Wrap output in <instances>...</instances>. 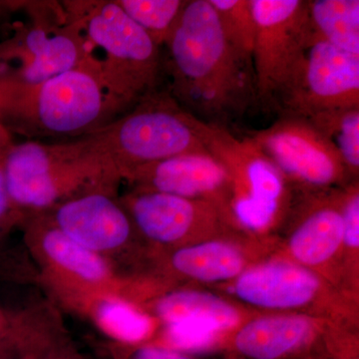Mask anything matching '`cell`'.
Masks as SVG:
<instances>
[{
    "instance_id": "6da1fadb",
    "label": "cell",
    "mask_w": 359,
    "mask_h": 359,
    "mask_svg": "<svg viewBox=\"0 0 359 359\" xmlns=\"http://www.w3.org/2000/svg\"><path fill=\"white\" fill-rule=\"evenodd\" d=\"M164 46L167 91L190 114L226 127L257 102L252 65L226 41L209 0H188Z\"/></svg>"
},
{
    "instance_id": "7a4b0ae2",
    "label": "cell",
    "mask_w": 359,
    "mask_h": 359,
    "mask_svg": "<svg viewBox=\"0 0 359 359\" xmlns=\"http://www.w3.org/2000/svg\"><path fill=\"white\" fill-rule=\"evenodd\" d=\"M128 110L88 62L35 86L0 87V123L25 141L75 140Z\"/></svg>"
},
{
    "instance_id": "3957f363",
    "label": "cell",
    "mask_w": 359,
    "mask_h": 359,
    "mask_svg": "<svg viewBox=\"0 0 359 359\" xmlns=\"http://www.w3.org/2000/svg\"><path fill=\"white\" fill-rule=\"evenodd\" d=\"M2 169L9 199L26 218L88 194H118L123 183L114 161L89 136L14 142Z\"/></svg>"
},
{
    "instance_id": "277c9868",
    "label": "cell",
    "mask_w": 359,
    "mask_h": 359,
    "mask_svg": "<svg viewBox=\"0 0 359 359\" xmlns=\"http://www.w3.org/2000/svg\"><path fill=\"white\" fill-rule=\"evenodd\" d=\"M83 39L86 60L129 109L159 88L161 48L111 1H65Z\"/></svg>"
},
{
    "instance_id": "5b68a950",
    "label": "cell",
    "mask_w": 359,
    "mask_h": 359,
    "mask_svg": "<svg viewBox=\"0 0 359 359\" xmlns=\"http://www.w3.org/2000/svg\"><path fill=\"white\" fill-rule=\"evenodd\" d=\"M193 124L230 179L231 212L241 230L259 240L278 238L294 197L282 173L250 138L238 139L226 127L195 116Z\"/></svg>"
},
{
    "instance_id": "8992f818",
    "label": "cell",
    "mask_w": 359,
    "mask_h": 359,
    "mask_svg": "<svg viewBox=\"0 0 359 359\" xmlns=\"http://www.w3.org/2000/svg\"><path fill=\"white\" fill-rule=\"evenodd\" d=\"M261 313H297L359 330V297L289 259L271 256L211 287Z\"/></svg>"
},
{
    "instance_id": "52a82bcc",
    "label": "cell",
    "mask_w": 359,
    "mask_h": 359,
    "mask_svg": "<svg viewBox=\"0 0 359 359\" xmlns=\"http://www.w3.org/2000/svg\"><path fill=\"white\" fill-rule=\"evenodd\" d=\"M194 116L160 87L131 109L88 135L117 165L122 180L135 168L184 154H209Z\"/></svg>"
},
{
    "instance_id": "ba28073f",
    "label": "cell",
    "mask_w": 359,
    "mask_h": 359,
    "mask_svg": "<svg viewBox=\"0 0 359 359\" xmlns=\"http://www.w3.org/2000/svg\"><path fill=\"white\" fill-rule=\"evenodd\" d=\"M0 41V87L26 88L87 62L76 20L65 2L32 1L25 21Z\"/></svg>"
},
{
    "instance_id": "9c48e42d",
    "label": "cell",
    "mask_w": 359,
    "mask_h": 359,
    "mask_svg": "<svg viewBox=\"0 0 359 359\" xmlns=\"http://www.w3.org/2000/svg\"><path fill=\"white\" fill-rule=\"evenodd\" d=\"M226 359H359V330L316 316L257 313L226 334Z\"/></svg>"
},
{
    "instance_id": "30bf717a",
    "label": "cell",
    "mask_w": 359,
    "mask_h": 359,
    "mask_svg": "<svg viewBox=\"0 0 359 359\" xmlns=\"http://www.w3.org/2000/svg\"><path fill=\"white\" fill-rule=\"evenodd\" d=\"M41 280L63 304L90 295H113L130 302L134 278L120 273L109 259L68 237L44 214L33 215L21 226Z\"/></svg>"
},
{
    "instance_id": "8fae6325",
    "label": "cell",
    "mask_w": 359,
    "mask_h": 359,
    "mask_svg": "<svg viewBox=\"0 0 359 359\" xmlns=\"http://www.w3.org/2000/svg\"><path fill=\"white\" fill-rule=\"evenodd\" d=\"M342 188L294 191L273 256L299 264L351 292L344 278Z\"/></svg>"
},
{
    "instance_id": "7c38bea8",
    "label": "cell",
    "mask_w": 359,
    "mask_h": 359,
    "mask_svg": "<svg viewBox=\"0 0 359 359\" xmlns=\"http://www.w3.org/2000/svg\"><path fill=\"white\" fill-rule=\"evenodd\" d=\"M120 201L150 252L248 235L223 208L207 201L132 191L120 196Z\"/></svg>"
},
{
    "instance_id": "4fadbf2b",
    "label": "cell",
    "mask_w": 359,
    "mask_h": 359,
    "mask_svg": "<svg viewBox=\"0 0 359 359\" xmlns=\"http://www.w3.org/2000/svg\"><path fill=\"white\" fill-rule=\"evenodd\" d=\"M43 214L78 244L109 259L116 266H128L130 276L145 273L150 250L122 205L119 194H88Z\"/></svg>"
},
{
    "instance_id": "5bb4252c",
    "label": "cell",
    "mask_w": 359,
    "mask_h": 359,
    "mask_svg": "<svg viewBox=\"0 0 359 359\" xmlns=\"http://www.w3.org/2000/svg\"><path fill=\"white\" fill-rule=\"evenodd\" d=\"M249 138L297 192L332 190L353 181L337 151L304 118L280 115Z\"/></svg>"
},
{
    "instance_id": "9a60e30c",
    "label": "cell",
    "mask_w": 359,
    "mask_h": 359,
    "mask_svg": "<svg viewBox=\"0 0 359 359\" xmlns=\"http://www.w3.org/2000/svg\"><path fill=\"white\" fill-rule=\"evenodd\" d=\"M278 238H217L178 249L150 252L146 276L167 287H211L230 283L278 249Z\"/></svg>"
},
{
    "instance_id": "2e32d148",
    "label": "cell",
    "mask_w": 359,
    "mask_h": 359,
    "mask_svg": "<svg viewBox=\"0 0 359 359\" xmlns=\"http://www.w3.org/2000/svg\"><path fill=\"white\" fill-rule=\"evenodd\" d=\"M358 106L359 55L320 41L304 49L276 110L309 119L325 111Z\"/></svg>"
},
{
    "instance_id": "e0dca14e",
    "label": "cell",
    "mask_w": 359,
    "mask_h": 359,
    "mask_svg": "<svg viewBox=\"0 0 359 359\" xmlns=\"http://www.w3.org/2000/svg\"><path fill=\"white\" fill-rule=\"evenodd\" d=\"M256 20L252 69L257 102L276 110L306 47V1L252 0Z\"/></svg>"
},
{
    "instance_id": "ac0fdd59",
    "label": "cell",
    "mask_w": 359,
    "mask_h": 359,
    "mask_svg": "<svg viewBox=\"0 0 359 359\" xmlns=\"http://www.w3.org/2000/svg\"><path fill=\"white\" fill-rule=\"evenodd\" d=\"M123 182L132 192L162 193L214 203L233 218L230 179L210 154L180 155L137 167L123 177Z\"/></svg>"
},
{
    "instance_id": "d6986e66",
    "label": "cell",
    "mask_w": 359,
    "mask_h": 359,
    "mask_svg": "<svg viewBox=\"0 0 359 359\" xmlns=\"http://www.w3.org/2000/svg\"><path fill=\"white\" fill-rule=\"evenodd\" d=\"M159 325L195 323L231 332L259 313L216 290L194 285L166 287L138 306Z\"/></svg>"
},
{
    "instance_id": "ffe728a7",
    "label": "cell",
    "mask_w": 359,
    "mask_h": 359,
    "mask_svg": "<svg viewBox=\"0 0 359 359\" xmlns=\"http://www.w3.org/2000/svg\"><path fill=\"white\" fill-rule=\"evenodd\" d=\"M67 306L89 316L97 327L118 344L151 342L159 328V323L138 306L113 295L79 297Z\"/></svg>"
},
{
    "instance_id": "44dd1931",
    "label": "cell",
    "mask_w": 359,
    "mask_h": 359,
    "mask_svg": "<svg viewBox=\"0 0 359 359\" xmlns=\"http://www.w3.org/2000/svg\"><path fill=\"white\" fill-rule=\"evenodd\" d=\"M320 41L359 55L358 0L306 1V46Z\"/></svg>"
},
{
    "instance_id": "7402d4cb",
    "label": "cell",
    "mask_w": 359,
    "mask_h": 359,
    "mask_svg": "<svg viewBox=\"0 0 359 359\" xmlns=\"http://www.w3.org/2000/svg\"><path fill=\"white\" fill-rule=\"evenodd\" d=\"M309 122L334 147L351 180L359 177V106L325 111Z\"/></svg>"
},
{
    "instance_id": "603a6c76",
    "label": "cell",
    "mask_w": 359,
    "mask_h": 359,
    "mask_svg": "<svg viewBox=\"0 0 359 359\" xmlns=\"http://www.w3.org/2000/svg\"><path fill=\"white\" fill-rule=\"evenodd\" d=\"M160 48L173 32L188 0H115Z\"/></svg>"
},
{
    "instance_id": "cb8c5ba5",
    "label": "cell",
    "mask_w": 359,
    "mask_h": 359,
    "mask_svg": "<svg viewBox=\"0 0 359 359\" xmlns=\"http://www.w3.org/2000/svg\"><path fill=\"white\" fill-rule=\"evenodd\" d=\"M209 1L216 11L226 41L241 57L252 65L257 27L252 0Z\"/></svg>"
},
{
    "instance_id": "d4e9b609",
    "label": "cell",
    "mask_w": 359,
    "mask_h": 359,
    "mask_svg": "<svg viewBox=\"0 0 359 359\" xmlns=\"http://www.w3.org/2000/svg\"><path fill=\"white\" fill-rule=\"evenodd\" d=\"M342 218L346 289L359 295V180L342 188Z\"/></svg>"
},
{
    "instance_id": "484cf974",
    "label": "cell",
    "mask_w": 359,
    "mask_h": 359,
    "mask_svg": "<svg viewBox=\"0 0 359 359\" xmlns=\"http://www.w3.org/2000/svg\"><path fill=\"white\" fill-rule=\"evenodd\" d=\"M49 313L40 318L28 337L22 353L35 359H84L66 334L62 323Z\"/></svg>"
},
{
    "instance_id": "4316f807",
    "label": "cell",
    "mask_w": 359,
    "mask_h": 359,
    "mask_svg": "<svg viewBox=\"0 0 359 359\" xmlns=\"http://www.w3.org/2000/svg\"><path fill=\"white\" fill-rule=\"evenodd\" d=\"M109 359H196L191 354L146 342L124 344L113 341L107 347Z\"/></svg>"
},
{
    "instance_id": "83f0119b",
    "label": "cell",
    "mask_w": 359,
    "mask_h": 359,
    "mask_svg": "<svg viewBox=\"0 0 359 359\" xmlns=\"http://www.w3.org/2000/svg\"><path fill=\"white\" fill-rule=\"evenodd\" d=\"M2 159L0 160V252L9 236L16 229H21L27 219L22 212L14 207L13 202L9 199L4 182Z\"/></svg>"
},
{
    "instance_id": "f1b7e54d",
    "label": "cell",
    "mask_w": 359,
    "mask_h": 359,
    "mask_svg": "<svg viewBox=\"0 0 359 359\" xmlns=\"http://www.w3.org/2000/svg\"><path fill=\"white\" fill-rule=\"evenodd\" d=\"M20 337V313L0 306V358H13L18 354Z\"/></svg>"
},
{
    "instance_id": "f546056e",
    "label": "cell",
    "mask_w": 359,
    "mask_h": 359,
    "mask_svg": "<svg viewBox=\"0 0 359 359\" xmlns=\"http://www.w3.org/2000/svg\"><path fill=\"white\" fill-rule=\"evenodd\" d=\"M14 143L13 135L9 133L0 123V160L6 154L8 149Z\"/></svg>"
},
{
    "instance_id": "4dcf8cb0",
    "label": "cell",
    "mask_w": 359,
    "mask_h": 359,
    "mask_svg": "<svg viewBox=\"0 0 359 359\" xmlns=\"http://www.w3.org/2000/svg\"><path fill=\"white\" fill-rule=\"evenodd\" d=\"M15 359H35L33 356L26 353H18Z\"/></svg>"
},
{
    "instance_id": "1f68e13d",
    "label": "cell",
    "mask_w": 359,
    "mask_h": 359,
    "mask_svg": "<svg viewBox=\"0 0 359 359\" xmlns=\"http://www.w3.org/2000/svg\"><path fill=\"white\" fill-rule=\"evenodd\" d=\"M0 359H4V358H0Z\"/></svg>"
}]
</instances>
